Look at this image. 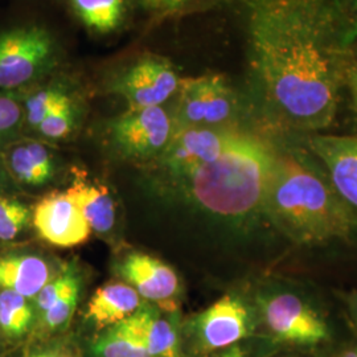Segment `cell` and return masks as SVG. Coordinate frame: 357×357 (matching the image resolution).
<instances>
[{
  "instance_id": "obj_6",
  "label": "cell",
  "mask_w": 357,
  "mask_h": 357,
  "mask_svg": "<svg viewBox=\"0 0 357 357\" xmlns=\"http://www.w3.org/2000/svg\"><path fill=\"white\" fill-rule=\"evenodd\" d=\"M180 78L172 64L158 56H144L115 76L110 90L121 96L128 109L160 106L180 86Z\"/></svg>"
},
{
  "instance_id": "obj_3",
  "label": "cell",
  "mask_w": 357,
  "mask_h": 357,
  "mask_svg": "<svg viewBox=\"0 0 357 357\" xmlns=\"http://www.w3.org/2000/svg\"><path fill=\"white\" fill-rule=\"evenodd\" d=\"M277 156L265 143L240 132L213 160L176 181L209 213L245 217L264 208Z\"/></svg>"
},
{
  "instance_id": "obj_31",
  "label": "cell",
  "mask_w": 357,
  "mask_h": 357,
  "mask_svg": "<svg viewBox=\"0 0 357 357\" xmlns=\"http://www.w3.org/2000/svg\"><path fill=\"white\" fill-rule=\"evenodd\" d=\"M349 82H351V89H352V94H354V97H355V101H356L357 103V72H355V73L351 76Z\"/></svg>"
},
{
  "instance_id": "obj_33",
  "label": "cell",
  "mask_w": 357,
  "mask_h": 357,
  "mask_svg": "<svg viewBox=\"0 0 357 357\" xmlns=\"http://www.w3.org/2000/svg\"><path fill=\"white\" fill-rule=\"evenodd\" d=\"M343 357H357L356 351H348V352H345Z\"/></svg>"
},
{
  "instance_id": "obj_17",
  "label": "cell",
  "mask_w": 357,
  "mask_h": 357,
  "mask_svg": "<svg viewBox=\"0 0 357 357\" xmlns=\"http://www.w3.org/2000/svg\"><path fill=\"white\" fill-rule=\"evenodd\" d=\"M126 321L139 336L150 357H180L178 330L153 307H142Z\"/></svg>"
},
{
  "instance_id": "obj_15",
  "label": "cell",
  "mask_w": 357,
  "mask_h": 357,
  "mask_svg": "<svg viewBox=\"0 0 357 357\" xmlns=\"http://www.w3.org/2000/svg\"><path fill=\"white\" fill-rule=\"evenodd\" d=\"M142 308V296L126 282H109L90 298L86 319L97 328H110Z\"/></svg>"
},
{
  "instance_id": "obj_26",
  "label": "cell",
  "mask_w": 357,
  "mask_h": 357,
  "mask_svg": "<svg viewBox=\"0 0 357 357\" xmlns=\"http://www.w3.org/2000/svg\"><path fill=\"white\" fill-rule=\"evenodd\" d=\"M32 220L24 203L13 197H0V240L10 241L17 237Z\"/></svg>"
},
{
  "instance_id": "obj_28",
  "label": "cell",
  "mask_w": 357,
  "mask_h": 357,
  "mask_svg": "<svg viewBox=\"0 0 357 357\" xmlns=\"http://www.w3.org/2000/svg\"><path fill=\"white\" fill-rule=\"evenodd\" d=\"M142 1L147 8L153 11L169 13V11H178L192 0H142Z\"/></svg>"
},
{
  "instance_id": "obj_16",
  "label": "cell",
  "mask_w": 357,
  "mask_h": 357,
  "mask_svg": "<svg viewBox=\"0 0 357 357\" xmlns=\"http://www.w3.org/2000/svg\"><path fill=\"white\" fill-rule=\"evenodd\" d=\"M50 281L51 268L38 255L0 257V291H13L26 299H32Z\"/></svg>"
},
{
  "instance_id": "obj_23",
  "label": "cell",
  "mask_w": 357,
  "mask_h": 357,
  "mask_svg": "<svg viewBox=\"0 0 357 357\" xmlns=\"http://www.w3.org/2000/svg\"><path fill=\"white\" fill-rule=\"evenodd\" d=\"M24 130L22 94L0 93V151L19 141Z\"/></svg>"
},
{
  "instance_id": "obj_25",
  "label": "cell",
  "mask_w": 357,
  "mask_h": 357,
  "mask_svg": "<svg viewBox=\"0 0 357 357\" xmlns=\"http://www.w3.org/2000/svg\"><path fill=\"white\" fill-rule=\"evenodd\" d=\"M78 107L75 100L64 103L59 109H56L52 114L48 115L38 128L33 130L35 134L45 139L59 141L68 138L77 126Z\"/></svg>"
},
{
  "instance_id": "obj_7",
  "label": "cell",
  "mask_w": 357,
  "mask_h": 357,
  "mask_svg": "<svg viewBox=\"0 0 357 357\" xmlns=\"http://www.w3.org/2000/svg\"><path fill=\"white\" fill-rule=\"evenodd\" d=\"M178 93V128L216 126L228 121L234 112L233 91L218 75L181 79Z\"/></svg>"
},
{
  "instance_id": "obj_13",
  "label": "cell",
  "mask_w": 357,
  "mask_h": 357,
  "mask_svg": "<svg viewBox=\"0 0 357 357\" xmlns=\"http://www.w3.org/2000/svg\"><path fill=\"white\" fill-rule=\"evenodd\" d=\"M118 273L143 299L156 303L174 299L180 289L175 270L151 255H126L118 265Z\"/></svg>"
},
{
  "instance_id": "obj_27",
  "label": "cell",
  "mask_w": 357,
  "mask_h": 357,
  "mask_svg": "<svg viewBox=\"0 0 357 357\" xmlns=\"http://www.w3.org/2000/svg\"><path fill=\"white\" fill-rule=\"evenodd\" d=\"M73 271L75 270L68 268L63 274H60V277L48 282L41 289V291L36 295V307L41 315L53 306V303L57 301V298L64 291L65 286L68 284Z\"/></svg>"
},
{
  "instance_id": "obj_12",
  "label": "cell",
  "mask_w": 357,
  "mask_h": 357,
  "mask_svg": "<svg viewBox=\"0 0 357 357\" xmlns=\"http://www.w3.org/2000/svg\"><path fill=\"white\" fill-rule=\"evenodd\" d=\"M308 147L327 167L333 190L357 213V138L314 135Z\"/></svg>"
},
{
  "instance_id": "obj_24",
  "label": "cell",
  "mask_w": 357,
  "mask_h": 357,
  "mask_svg": "<svg viewBox=\"0 0 357 357\" xmlns=\"http://www.w3.org/2000/svg\"><path fill=\"white\" fill-rule=\"evenodd\" d=\"M78 295H79V280H78V275L73 271L70 280L65 286L64 291L57 298L53 306L41 315L47 328H50L52 331H59L69 324L76 311Z\"/></svg>"
},
{
  "instance_id": "obj_10",
  "label": "cell",
  "mask_w": 357,
  "mask_h": 357,
  "mask_svg": "<svg viewBox=\"0 0 357 357\" xmlns=\"http://www.w3.org/2000/svg\"><path fill=\"white\" fill-rule=\"evenodd\" d=\"M38 236L57 248H75L90 237L89 224L65 193H53L38 202L32 212Z\"/></svg>"
},
{
  "instance_id": "obj_9",
  "label": "cell",
  "mask_w": 357,
  "mask_h": 357,
  "mask_svg": "<svg viewBox=\"0 0 357 357\" xmlns=\"http://www.w3.org/2000/svg\"><path fill=\"white\" fill-rule=\"evenodd\" d=\"M234 131L209 128H183L175 130L162 163L175 181L193 168L208 163L218 156L230 141Z\"/></svg>"
},
{
  "instance_id": "obj_18",
  "label": "cell",
  "mask_w": 357,
  "mask_h": 357,
  "mask_svg": "<svg viewBox=\"0 0 357 357\" xmlns=\"http://www.w3.org/2000/svg\"><path fill=\"white\" fill-rule=\"evenodd\" d=\"M65 195L77 205L90 229L97 233H107L113 229L115 204L105 187L77 178Z\"/></svg>"
},
{
  "instance_id": "obj_4",
  "label": "cell",
  "mask_w": 357,
  "mask_h": 357,
  "mask_svg": "<svg viewBox=\"0 0 357 357\" xmlns=\"http://www.w3.org/2000/svg\"><path fill=\"white\" fill-rule=\"evenodd\" d=\"M57 63V41L45 26L19 23L0 28V93H26L51 75Z\"/></svg>"
},
{
  "instance_id": "obj_34",
  "label": "cell",
  "mask_w": 357,
  "mask_h": 357,
  "mask_svg": "<svg viewBox=\"0 0 357 357\" xmlns=\"http://www.w3.org/2000/svg\"><path fill=\"white\" fill-rule=\"evenodd\" d=\"M352 6H354V10L357 13V0H352Z\"/></svg>"
},
{
  "instance_id": "obj_32",
  "label": "cell",
  "mask_w": 357,
  "mask_h": 357,
  "mask_svg": "<svg viewBox=\"0 0 357 357\" xmlns=\"http://www.w3.org/2000/svg\"><path fill=\"white\" fill-rule=\"evenodd\" d=\"M4 171H7V169H6L4 163H3V159H1V156H0V185H1V181H3V174H4Z\"/></svg>"
},
{
  "instance_id": "obj_11",
  "label": "cell",
  "mask_w": 357,
  "mask_h": 357,
  "mask_svg": "<svg viewBox=\"0 0 357 357\" xmlns=\"http://www.w3.org/2000/svg\"><path fill=\"white\" fill-rule=\"evenodd\" d=\"M250 317L243 302L225 295L208 307L195 320V331L203 348L222 349L233 347L250 333Z\"/></svg>"
},
{
  "instance_id": "obj_5",
  "label": "cell",
  "mask_w": 357,
  "mask_h": 357,
  "mask_svg": "<svg viewBox=\"0 0 357 357\" xmlns=\"http://www.w3.org/2000/svg\"><path fill=\"white\" fill-rule=\"evenodd\" d=\"M174 134V122L162 106L128 109L109 125L115 150L138 160L160 156Z\"/></svg>"
},
{
  "instance_id": "obj_19",
  "label": "cell",
  "mask_w": 357,
  "mask_h": 357,
  "mask_svg": "<svg viewBox=\"0 0 357 357\" xmlns=\"http://www.w3.org/2000/svg\"><path fill=\"white\" fill-rule=\"evenodd\" d=\"M70 100V93L64 85L57 82L45 85L38 84L35 88L23 93L24 128L33 131L48 115Z\"/></svg>"
},
{
  "instance_id": "obj_14",
  "label": "cell",
  "mask_w": 357,
  "mask_h": 357,
  "mask_svg": "<svg viewBox=\"0 0 357 357\" xmlns=\"http://www.w3.org/2000/svg\"><path fill=\"white\" fill-rule=\"evenodd\" d=\"M7 172L16 181L41 187L54 175V159L50 149L33 139H19L0 151Z\"/></svg>"
},
{
  "instance_id": "obj_2",
  "label": "cell",
  "mask_w": 357,
  "mask_h": 357,
  "mask_svg": "<svg viewBox=\"0 0 357 357\" xmlns=\"http://www.w3.org/2000/svg\"><path fill=\"white\" fill-rule=\"evenodd\" d=\"M264 209L274 224L302 245L347 240L356 212L312 168L293 156H277Z\"/></svg>"
},
{
  "instance_id": "obj_20",
  "label": "cell",
  "mask_w": 357,
  "mask_h": 357,
  "mask_svg": "<svg viewBox=\"0 0 357 357\" xmlns=\"http://www.w3.org/2000/svg\"><path fill=\"white\" fill-rule=\"evenodd\" d=\"M78 19L98 33L113 32L126 15V0H69Z\"/></svg>"
},
{
  "instance_id": "obj_29",
  "label": "cell",
  "mask_w": 357,
  "mask_h": 357,
  "mask_svg": "<svg viewBox=\"0 0 357 357\" xmlns=\"http://www.w3.org/2000/svg\"><path fill=\"white\" fill-rule=\"evenodd\" d=\"M26 357H75L70 355L68 351L63 349H51V351H41V352H35L31 354Z\"/></svg>"
},
{
  "instance_id": "obj_1",
  "label": "cell",
  "mask_w": 357,
  "mask_h": 357,
  "mask_svg": "<svg viewBox=\"0 0 357 357\" xmlns=\"http://www.w3.org/2000/svg\"><path fill=\"white\" fill-rule=\"evenodd\" d=\"M250 61L268 102L294 128L337 112L349 40L340 0H245Z\"/></svg>"
},
{
  "instance_id": "obj_30",
  "label": "cell",
  "mask_w": 357,
  "mask_h": 357,
  "mask_svg": "<svg viewBox=\"0 0 357 357\" xmlns=\"http://www.w3.org/2000/svg\"><path fill=\"white\" fill-rule=\"evenodd\" d=\"M221 357H245L243 351L238 347H230L229 349Z\"/></svg>"
},
{
  "instance_id": "obj_21",
  "label": "cell",
  "mask_w": 357,
  "mask_h": 357,
  "mask_svg": "<svg viewBox=\"0 0 357 357\" xmlns=\"http://www.w3.org/2000/svg\"><path fill=\"white\" fill-rule=\"evenodd\" d=\"M94 357H150L126 320L101 333L91 345Z\"/></svg>"
},
{
  "instance_id": "obj_8",
  "label": "cell",
  "mask_w": 357,
  "mask_h": 357,
  "mask_svg": "<svg viewBox=\"0 0 357 357\" xmlns=\"http://www.w3.org/2000/svg\"><path fill=\"white\" fill-rule=\"evenodd\" d=\"M264 319L271 333L294 345H318L330 339V328L317 311L294 294H274L262 305Z\"/></svg>"
},
{
  "instance_id": "obj_22",
  "label": "cell",
  "mask_w": 357,
  "mask_h": 357,
  "mask_svg": "<svg viewBox=\"0 0 357 357\" xmlns=\"http://www.w3.org/2000/svg\"><path fill=\"white\" fill-rule=\"evenodd\" d=\"M33 320V310L28 299L13 293L0 291V328L11 337L24 335Z\"/></svg>"
}]
</instances>
